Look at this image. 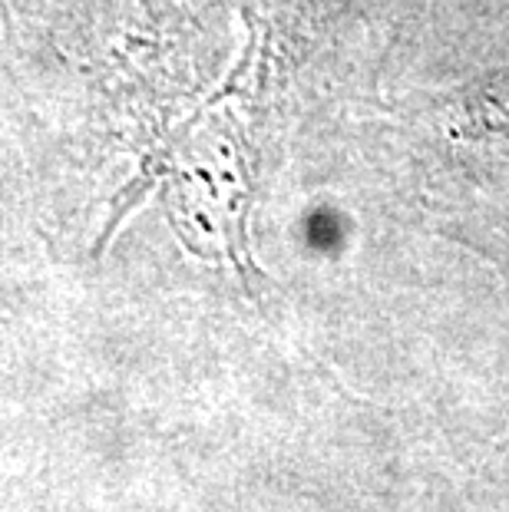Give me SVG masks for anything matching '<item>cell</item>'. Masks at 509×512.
I'll return each instance as SVG.
<instances>
[{"label": "cell", "mask_w": 509, "mask_h": 512, "mask_svg": "<svg viewBox=\"0 0 509 512\" xmlns=\"http://www.w3.org/2000/svg\"><path fill=\"white\" fill-rule=\"evenodd\" d=\"M463 110H467V119L476 129V136L483 133L509 136V67L496 70L486 80L476 83L470 100L463 103Z\"/></svg>", "instance_id": "6da1fadb"}]
</instances>
